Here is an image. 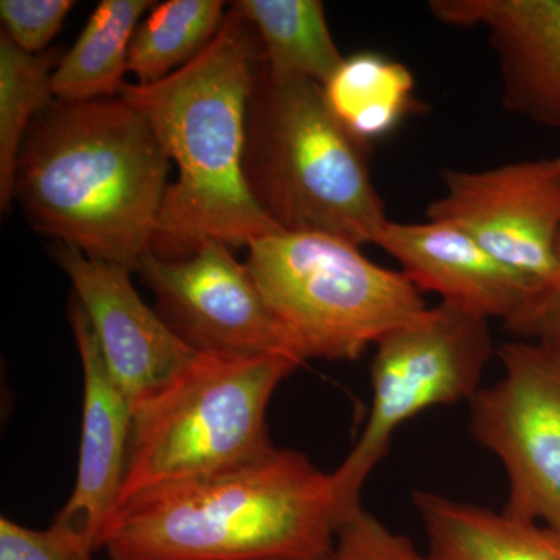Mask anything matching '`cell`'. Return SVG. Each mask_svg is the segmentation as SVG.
I'll return each instance as SVG.
<instances>
[{
	"label": "cell",
	"mask_w": 560,
	"mask_h": 560,
	"mask_svg": "<svg viewBox=\"0 0 560 560\" xmlns=\"http://www.w3.org/2000/svg\"><path fill=\"white\" fill-rule=\"evenodd\" d=\"M261 44L234 5L198 57L154 83H125L120 97L150 121L176 176L151 253L186 259L202 243L248 246L280 232L261 212L243 171L246 119Z\"/></svg>",
	"instance_id": "cell-1"
},
{
	"label": "cell",
	"mask_w": 560,
	"mask_h": 560,
	"mask_svg": "<svg viewBox=\"0 0 560 560\" xmlns=\"http://www.w3.org/2000/svg\"><path fill=\"white\" fill-rule=\"evenodd\" d=\"M171 162L150 121L120 95L55 98L22 145L14 195L36 230L138 271L153 248Z\"/></svg>",
	"instance_id": "cell-2"
},
{
	"label": "cell",
	"mask_w": 560,
	"mask_h": 560,
	"mask_svg": "<svg viewBox=\"0 0 560 560\" xmlns=\"http://www.w3.org/2000/svg\"><path fill=\"white\" fill-rule=\"evenodd\" d=\"M341 517L330 474L289 448L120 504L110 560H326Z\"/></svg>",
	"instance_id": "cell-3"
},
{
	"label": "cell",
	"mask_w": 560,
	"mask_h": 560,
	"mask_svg": "<svg viewBox=\"0 0 560 560\" xmlns=\"http://www.w3.org/2000/svg\"><path fill=\"white\" fill-rule=\"evenodd\" d=\"M246 184L280 232L375 245L388 223L368 145L331 113L323 86L257 68L246 119Z\"/></svg>",
	"instance_id": "cell-4"
},
{
	"label": "cell",
	"mask_w": 560,
	"mask_h": 560,
	"mask_svg": "<svg viewBox=\"0 0 560 560\" xmlns=\"http://www.w3.org/2000/svg\"><path fill=\"white\" fill-rule=\"evenodd\" d=\"M300 364L287 355L197 353L164 388L136 405L119 506L147 490L270 453L276 447L268 407Z\"/></svg>",
	"instance_id": "cell-5"
},
{
	"label": "cell",
	"mask_w": 560,
	"mask_h": 560,
	"mask_svg": "<svg viewBox=\"0 0 560 560\" xmlns=\"http://www.w3.org/2000/svg\"><path fill=\"white\" fill-rule=\"evenodd\" d=\"M246 248L250 275L302 363L359 360L427 311L404 272L340 237L278 232Z\"/></svg>",
	"instance_id": "cell-6"
},
{
	"label": "cell",
	"mask_w": 560,
	"mask_h": 560,
	"mask_svg": "<svg viewBox=\"0 0 560 560\" xmlns=\"http://www.w3.org/2000/svg\"><path fill=\"white\" fill-rule=\"evenodd\" d=\"M489 320L440 302L375 346L370 416L352 451L330 474L341 523L361 508L364 482L405 422L430 408L477 396L486 368L499 350Z\"/></svg>",
	"instance_id": "cell-7"
},
{
	"label": "cell",
	"mask_w": 560,
	"mask_h": 560,
	"mask_svg": "<svg viewBox=\"0 0 560 560\" xmlns=\"http://www.w3.org/2000/svg\"><path fill=\"white\" fill-rule=\"evenodd\" d=\"M499 381L470 401V430L508 477L504 512L560 533V345L515 340L497 350Z\"/></svg>",
	"instance_id": "cell-8"
},
{
	"label": "cell",
	"mask_w": 560,
	"mask_h": 560,
	"mask_svg": "<svg viewBox=\"0 0 560 560\" xmlns=\"http://www.w3.org/2000/svg\"><path fill=\"white\" fill-rule=\"evenodd\" d=\"M442 183L444 195L430 202L427 219L456 224L534 293L540 290L558 259L560 154L482 171H444Z\"/></svg>",
	"instance_id": "cell-9"
},
{
	"label": "cell",
	"mask_w": 560,
	"mask_h": 560,
	"mask_svg": "<svg viewBox=\"0 0 560 560\" xmlns=\"http://www.w3.org/2000/svg\"><path fill=\"white\" fill-rule=\"evenodd\" d=\"M231 249L209 241L186 259L149 253L136 272L153 291L162 319L195 352L287 355L302 364L248 265Z\"/></svg>",
	"instance_id": "cell-10"
},
{
	"label": "cell",
	"mask_w": 560,
	"mask_h": 560,
	"mask_svg": "<svg viewBox=\"0 0 560 560\" xmlns=\"http://www.w3.org/2000/svg\"><path fill=\"white\" fill-rule=\"evenodd\" d=\"M55 256L72 283L73 300L90 319L110 377L132 408L164 388L197 355L142 301L128 268L91 259L62 243Z\"/></svg>",
	"instance_id": "cell-11"
},
{
	"label": "cell",
	"mask_w": 560,
	"mask_h": 560,
	"mask_svg": "<svg viewBox=\"0 0 560 560\" xmlns=\"http://www.w3.org/2000/svg\"><path fill=\"white\" fill-rule=\"evenodd\" d=\"M429 9L452 27L486 32L504 109L560 130V0H433Z\"/></svg>",
	"instance_id": "cell-12"
},
{
	"label": "cell",
	"mask_w": 560,
	"mask_h": 560,
	"mask_svg": "<svg viewBox=\"0 0 560 560\" xmlns=\"http://www.w3.org/2000/svg\"><path fill=\"white\" fill-rule=\"evenodd\" d=\"M70 326L83 371V419L75 488L57 521L101 540L119 506L132 430L131 400L110 377L86 313L70 304Z\"/></svg>",
	"instance_id": "cell-13"
},
{
	"label": "cell",
	"mask_w": 560,
	"mask_h": 560,
	"mask_svg": "<svg viewBox=\"0 0 560 560\" xmlns=\"http://www.w3.org/2000/svg\"><path fill=\"white\" fill-rule=\"evenodd\" d=\"M375 246L388 253L420 291L441 302L503 323L514 318L533 296L526 280L500 264L470 234L447 221H388Z\"/></svg>",
	"instance_id": "cell-14"
},
{
	"label": "cell",
	"mask_w": 560,
	"mask_h": 560,
	"mask_svg": "<svg viewBox=\"0 0 560 560\" xmlns=\"http://www.w3.org/2000/svg\"><path fill=\"white\" fill-rule=\"evenodd\" d=\"M430 560H560V533L440 493L412 495Z\"/></svg>",
	"instance_id": "cell-15"
},
{
	"label": "cell",
	"mask_w": 560,
	"mask_h": 560,
	"mask_svg": "<svg viewBox=\"0 0 560 560\" xmlns=\"http://www.w3.org/2000/svg\"><path fill=\"white\" fill-rule=\"evenodd\" d=\"M323 91L342 127L366 145L425 106L416 98L411 70L375 51L346 57Z\"/></svg>",
	"instance_id": "cell-16"
},
{
	"label": "cell",
	"mask_w": 560,
	"mask_h": 560,
	"mask_svg": "<svg viewBox=\"0 0 560 560\" xmlns=\"http://www.w3.org/2000/svg\"><path fill=\"white\" fill-rule=\"evenodd\" d=\"M150 0H103L72 49L51 75L57 101L91 102L119 97L128 72L132 36Z\"/></svg>",
	"instance_id": "cell-17"
},
{
	"label": "cell",
	"mask_w": 560,
	"mask_h": 560,
	"mask_svg": "<svg viewBox=\"0 0 560 560\" xmlns=\"http://www.w3.org/2000/svg\"><path fill=\"white\" fill-rule=\"evenodd\" d=\"M232 5L257 33L261 61L278 75L324 86L345 61L319 0H238Z\"/></svg>",
	"instance_id": "cell-18"
},
{
	"label": "cell",
	"mask_w": 560,
	"mask_h": 560,
	"mask_svg": "<svg viewBox=\"0 0 560 560\" xmlns=\"http://www.w3.org/2000/svg\"><path fill=\"white\" fill-rule=\"evenodd\" d=\"M60 51L27 54L0 33V206L9 210L16 195V168L33 121L55 101L51 75Z\"/></svg>",
	"instance_id": "cell-19"
},
{
	"label": "cell",
	"mask_w": 560,
	"mask_h": 560,
	"mask_svg": "<svg viewBox=\"0 0 560 560\" xmlns=\"http://www.w3.org/2000/svg\"><path fill=\"white\" fill-rule=\"evenodd\" d=\"M221 0H168L154 3L132 36L128 72L140 84L154 83L194 60L223 25Z\"/></svg>",
	"instance_id": "cell-20"
},
{
	"label": "cell",
	"mask_w": 560,
	"mask_h": 560,
	"mask_svg": "<svg viewBox=\"0 0 560 560\" xmlns=\"http://www.w3.org/2000/svg\"><path fill=\"white\" fill-rule=\"evenodd\" d=\"M97 545L68 523L32 529L0 518V560H94Z\"/></svg>",
	"instance_id": "cell-21"
},
{
	"label": "cell",
	"mask_w": 560,
	"mask_h": 560,
	"mask_svg": "<svg viewBox=\"0 0 560 560\" xmlns=\"http://www.w3.org/2000/svg\"><path fill=\"white\" fill-rule=\"evenodd\" d=\"M326 560H430L408 537L394 533L374 514L359 508L338 526Z\"/></svg>",
	"instance_id": "cell-22"
},
{
	"label": "cell",
	"mask_w": 560,
	"mask_h": 560,
	"mask_svg": "<svg viewBox=\"0 0 560 560\" xmlns=\"http://www.w3.org/2000/svg\"><path fill=\"white\" fill-rule=\"evenodd\" d=\"M73 5L72 0H2V32L21 50L44 54Z\"/></svg>",
	"instance_id": "cell-23"
},
{
	"label": "cell",
	"mask_w": 560,
	"mask_h": 560,
	"mask_svg": "<svg viewBox=\"0 0 560 560\" xmlns=\"http://www.w3.org/2000/svg\"><path fill=\"white\" fill-rule=\"evenodd\" d=\"M504 327L517 340L560 345V243L551 278Z\"/></svg>",
	"instance_id": "cell-24"
}]
</instances>
